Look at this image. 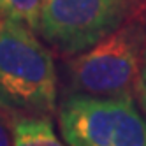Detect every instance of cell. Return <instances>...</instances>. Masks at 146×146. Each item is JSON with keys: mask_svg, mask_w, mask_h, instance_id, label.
I'll return each instance as SVG.
<instances>
[{"mask_svg": "<svg viewBox=\"0 0 146 146\" xmlns=\"http://www.w3.org/2000/svg\"><path fill=\"white\" fill-rule=\"evenodd\" d=\"M34 32L11 18L0 21V111L14 118L56 111L55 60Z\"/></svg>", "mask_w": 146, "mask_h": 146, "instance_id": "1", "label": "cell"}, {"mask_svg": "<svg viewBox=\"0 0 146 146\" xmlns=\"http://www.w3.org/2000/svg\"><path fill=\"white\" fill-rule=\"evenodd\" d=\"M146 46V25L121 23L90 49L67 64L70 93L93 97H134Z\"/></svg>", "mask_w": 146, "mask_h": 146, "instance_id": "2", "label": "cell"}, {"mask_svg": "<svg viewBox=\"0 0 146 146\" xmlns=\"http://www.w3.org/2000/svg\"><path fill=\"white\" fill-rule=\"evenodd\" d=\"M58 125L69 146H146V116L134 97L69 93L60 104Z\"/></svg>", "mask_w": 146, "mask_h": 146, "instance_id": "3", "label": "cell"}, {"mask_svg": "<svg viewBox=\"0 0 146 146\" xmlns=\"http://www.w3.org/2000/svg\"><path fill=\"white\" fill-rule=\"evenodd\" d=\"M127 0H42L37 32L58 53L74 56L114 32Z\"/></svg>", "mask_w": 146, "mask_h": 146, "instance_id": "4", "label": "cell"}, {"mask_svg": "<svg viewBox=\"0 0 146 146\" xmlns=\"http://www.w3.org/2000/svg\"><path fill=\"white\" fill-rule=\"evenodd\" d=\"M13 146H69L55 132L46 116H19L14 120Z\"/></svg>", "mask_w": 146, "mask_h": 146, "instance_id": "5", "label": "cell"}, {"mask_svg": "<svg viewBox=\"0 0 146 146\" xmlns=\"http://www.w3.org/2000/svg\"><path fill=\"white\" fill-rule=\"evenodd\" d=\"M40 5H42V0H4V14L5 18L25 23L37 32Z\"/></svg>", "mask_w": 146, "mask_h": 146, "instance_id": "6", "label": "cell"}, {"mask_svg": "<svg viewBox=\"0 0 146 146\" xmlns=\"http://www.w3.org/2000/svg\"><path fill=\"white\" fill-rule=\"evenodd\" d=\"M14 116L0 111V146L14 144Z\"/></svg>", "mask_w": 146, "mask_h": 146, "instance_id": "7", "label": "cell"}, {"mask_svg": "<svg viewBox=\"0 0 146 146\" xmlns=\"http://www.w3.org/2000/svg\"><path fill=\"white\" fill-rule=\"evenodd\" d=\"M137 95L141 100V106L146 113V46H144V55H143V65H141V74L137 83Z\"/></svg>", "mask_w": 146, "mask_h": 146, "instance_id": "8", "label": "cell"}, {"mask_svg": "<svg viewBox=\"0 0 146 146\" xmlns=\"http://www.w3.org/2000/svg\"><path fill=\"white\" fill-rule=\"evenodd\" d=\"M0 18H5V14H4V0H0Z\"/></svg>", "mask_w": 146, "mask_h": 146, "instance_id": "9", "label": "cell"}]
</instances>
